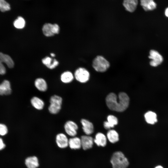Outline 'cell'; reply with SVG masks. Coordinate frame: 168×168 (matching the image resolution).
Segmentation results:
<instances>
[{
	"mask_svg": "<svg viewBox=\"0 0 168 168\" xmlns=\"http://www.w3.org/2000/svg\"><path fill=\"white\" fill-rule=\"evenodd\" d=\"M10 9L9 4L4 0H0V10L2 12L8 11Z\"/></svg>",
	"mask_w": 168,
	"mask_h": 168,
	"instance_id": "obj_25",
	"label": "cell"
},
{
	"mask_svg": "<svg viewBox=\"0 0 168 168\" xmlns=\"http://www.w3.org/2000/svg\"><path fill=\"white\" fill-rule=\"evenodd\" d=\"M113 168H127L129 162L124 154L120 151H117L113 154L110 159Z\"/></svg>",
	"mask_w": 168,
	"mask_h": 168,
	"instance_id": "obj_2",
	"label": "cell"
},
{
	"mask_svg": "<svg viewBox=\"0 0 168 168\" xmlns=\"http://www.w3.org/2000/svg\"><path fill=\"white\" fill-rule=\"evenodd\" d=\"M129 98L124 92H120L118 96L113 92L109 93L105 99L106 103L110 110L122 112L128 108L129 103Z\"/></svg>",
	"mask_w": 168,
	"mask_h": 168,
	"instance_id": "obj_1",
	"label": "cell"
},
{
	"mask_svg": "<svg viewBox=\"0 0 168 168\" xmlns=\"http://www.w3.org/2000/svg\"><path fill=\"white\" fill-rule=\"evenodd\" d=\"M34 85L37 89L40 91H45L48 88V85L46 81L42 78L39 77L36 78L35 81Z\"/></svg>",
	"mask_w": 168,
	"mask_h": 168,
	"instance_id": "obj_14",
	"label": "cell"
},
{
	"mask_svg": "<svg viewBox=\"0 0 168 168\" xmlns=\"http://www.w3.org/2000/svg\"><path fill=\"white\" fill-rule=\"evenodd\" d=\"M42 30L43 33L45 36L49 37L58 34L59 32V27L56 24H52L47 23L44 25Z\"/></svg>",
	"mask_w": 168,
	"mask_h": 168,
	"instance_id": "obj_6",
	"label": "cell"
},
{
	"mask_svg": "<svg viewBox=\"0 0 168 168\" xmlns=\"http://www.w3.org/2000/svg\"><path fill=\"white\" fill-rule=\"evenodd\" d=\"M107 139L106 136L101 132H98L95 135L94 142L98 146L104 147L107 143Z\"/></svg>",
	"mask_w": 168,
	"mask_h": 168,
	"instance_id": "obj_12",
	"label": "cell"
},
{
	"mask_svg": "<svg viewBox=\"0 0 168 168\" xmlns=\"http://www.w3.org/2000/svg\"><path fill=\"white\" fill-rule=\"evenodd\" d=\"M64 130L66 133L72 137H75L77 133L78 126L74 122L68 120L64 125Z\"/></svg>",
	"mask_w": 168,
	"mask_h": 168,
	"instance_id": "obj_7",
	"label": "cell"
},
{
	"mask_svg": "<svg viewBox=\"0 0 168 168\" xmlns=\"http://www.w3.org/2000/svg\"><path fill=\"white\" fill-rule=\"evenodd\" d=\"M63 102L62 98L57 95L52 96L49 99L50 105L48 107L49 113L52 114H56L61 109Z\"/></svg>",
	"mask_w": 168,
	"mask_h": 168,
	"instance_id": "obj_4",
	"label": "cell"
},
{
	"mask_svg": "<svg viewBox=\"0 0 168 168\" xmlns=\"http://www.w3.org/2000/svg\"><path fill=\"white\" fill-rule=\"evenodd\" d=\"M53 61L54 59H52L49 57H47L43 59L42 61L43 63L49 68L52 64Z\"/></svg>",
	"mask_w": 168,
	"mask_h": 168,
	"instance_id": "obj_27",
	"label": "cell"
},
{
	"mask_svg": "<svg viewBox=\"0 0 168 168\" xmlns=\"http://www.w3.org/2000/svg\"><path fill=\"white\" fill-rule=\"evenodd\" d=\"M155 168H164L161 166H158L156 167Z\"/></svg>",
	"mask_w": 168,
	"mask_h": 168,
	"instance_id": "obj_32",
	"label": "cell"
},
{
	"mask_svg": "<svg viewBox=\"0 0 168 168\" xmlns=\"http://www.w3.org/2000/svg\"><path fill=\"white\" fill-rule=\"evenodd\" d=\"M144 117L146 122L149 124H153L157 121L156 114L151 111L146 112L144 115Z\"/></svg>",
	"mask_w": 168,
	"mask_h": 168,
	"instance_id": "obj_20",
	"label": "cell"
},
{
	"mask_svg": "<svg viewBox=\"0 0 168 168\" xmlns=\"http://www.w3.org/2000/svg\"><path fill=\"white\" fill-rule=\"evenodd\" d=\"M107 121L112 128L117 125L118 123V118L113 115H109L107 118Z\"/></svg>",
	"mask_w": 168,
	"mask_h": 168,
	"instance_id": "obj_24",
	"label": "cell"
},
{
	"mask_svg": "<svg viewBox=\"0 0 168 168\" xmlns=\"http://www.w3.org/2000/svg\"><path fill=\"white\" fill-rule=\"evenodd\" d=\"M11 92V85L8 81L5 80L0 84V95H8Z\"/></svg>",
	"mask_w": 168,
	"mask_h": 168,
	"instance_id": "obj_16",
	"label": "cell"
},
{
	"mask_svg": "<svg viewBox=\"0 0 168 168\" xmlns=\"http://www.w3.org/2000/svg\"><path fill=\"white\" fill-rule=\"evenodd\" d=\"M14 26L16 28L21 29L23 28L25 25L24 19L21 16H19L13 23Z\"/></svg>",
	"mask_w": 168,
	"mask_h": 168,
	"instance_id": "obj_23",
	"label": "cell"
},
{
	"mask_svg": "<svg viewBox=\"0 0 168 168\" xmlns=\"http://www.w3.org/2000/svg\"><path fill=\"white\" fill-rule=\"evenodd\" d=\"M141 5L145 11L152 10L156 8V4L152 0H142Z\"/></svg>",
	"mask_w": 168,
	"mask_h": 168,
	"instance_id": "obj_21",
	"label": "cell"
},
{
	"mask_svg": "<svg viewBox=\"0 0 168 168\" xmlns=\"http://www.w3.org/2000/svg\"><path fill=\"white\" fill-rule=\"evenodd\" d=\"M8 132L7 127L4 124H0V135L4 136Z\"/></svg>",
	"mask_w": 168,
	"mask_h": 168,
	"instance_id": "obj_28",
	"label": "cell"
},
{
	"mask_svg": "<svg viewBox=\"0 0 168 168\" xmlns=\"http://www.w3.org/2000/svg\"><path fill=\"white\" fill-rule=\"evenodd\" d=\"M68 146L72 149H79L82 147L81 138L77 137H72L69 139Z\"/></svg>",
	"mask_w": 168,
	"mask_h": 168,
	"instance_id": "obj_17",
	"label": "cell"
},
{
	"mask_svg": "<svg viewBox=\"0 0 168 168\" xmlns=\"http://www.w3.org/2000/svg\"><path fill=\"white\" fill-rule=\"evenodd\" d=\"M92 66L97 72H104L106 71L110 66V63L103 56H97L93 60Z\"/></svg>",
	"mask_w": 168,
	"mask_h": 168,
	"instance_id": "obj_3",
	"label": "cell"
},
{
	"mask_svg": "<svg viewBox=\"0 0 168 168\" xmlns=\"http://www.w3.org/2000/svg\"><path fill=\"white\" fill-rule=\"evenodd\" d=\"M106 136L107 140L112 143H114L119 140V133L115 130L113 129L108 130Z\"/></svg>",
	"mask_w": 168,
	"mask_h": 168,
	"instance_id": "obj_19",
	"label": "cell"
},
{
	"mask_svg": "<svg viewBox=\"0 0 168 168\" xmlns=\"http://www.w3.org/2000/svg\"><path fill=\"white\" fill-rule=\"evenodd\" d=\"M68 141L66 135L63 133H59L56 136V143L60 148L63 149L67 147L68 146Z\"/></svg>",
	"mask_w": 168,
	"mask_h": 168,
	"instance_id": "obj_9",
	"label": "cell"
},
{
	"mask_svg": "<svg viewBox=\"0 0 168 168\" xmlns=\"http://www.w3.org/2000/svg\"><path fill=\"white\" fill-rule=\"evenodd\" d=\"M165 14L166 16L168 17V7L165 10Z\"/></svg>",
	"mask_w": 168,
	"mask_h": 168,
	"instance_id": "obj_31",
	"label": "cell"
},
{
	"mask_svg": "<svg viewBox=\"0 0 168 168\" xmlns=\"http://www.w3.org/2000/svg\"><path fill=\"white\" fill-rule=\"evenodd\" d=\"M5 58L2 55L0 54V74H4L6 72L5 67L2 63V62L5 63Z\"/></svg>",
	"mask_w": 168,
	"mask_h": 168,
	"instance_id": "obj_26",
	"label": "cell"
},
{
	"mask_svg": "<svg viewBox=\"0 0 168 168\" xmlns=\"http://www.w3.org/2000/svg\"><path fill=\"white\" fill-rule=\"evenodd\" d=\"M25 164L27 168H37L39 165L38 159L35 156H30L26 158Z\"/></svg>",
	"mask_w": 168,
	"mask_h": 168,
	"instance_id": "obj_13",
	"label": "cell"
},
{
	"mask_svg": "<svg viewBox=\"0 0 168 168\" xmlns=\"http://www.w3.org/2000/svg\"><path fill=\"white\" fill-rule=\"evenodd\" d=\"M81 146L84 150L91 148L94 144V139L90 135H84L81 138Z\"/></svg>",
	"mask_w": 168,
	"mask_h": 168,
	"instance_id": "obj_10",
	"label": "cell"
},
{
	"mask_svg": "<svg viewBox=\"0 0 168 168\" xmlns=\"http://www.w3.org/2000/svg\"><path fill=\"white\" fill-rule=\"evenodd\" d=\"M81 123L83 132L86 135H90L94 132V127L93 124L86 119H82Z\"/></svg>",
	"mask_w": 168,
	"mask_h": 168,
	"instance_id": "obj_11",
	"label": "cell"
},
{
	"mask_svg": "<svg viewBox=\"0 0 168 168\" xmlns=\"http://www.w3.org/2000/svg\"><path fill=\"white\" fill-rule=\"evenodd\" d=\"M149 58L152 60L150 62V65L152 67H156L163 62L162 56L157 51L152 50L150 52Z\"/></svg>",
	"mask_w": 168,
	"mask_h": 168,
	"instance_id": "obj_8",
	"label": "cell"
},
{
	"mask_svg": "<svg viewBox=\"0 0 168 168\" xmlns=\"http://www.w3.org/2000/svg\"><path fill=\"white\" fill-rule=\"evenodd\" d=\"M50 55H51V56L53 57H54L55 55V54L54 53H51L50 54Z\"/></svg>",
	"mask_w": 168,
	"mask_h": 168,
	"instance_id": "obj_33",
	"label": "cell"
},
{
	"mask_svg": "<svg viewBox=\"0 0 168 168\" xmlns=\"http://www.w3.org/2000/svg\"><path fill=\"white\" fill-rule=\"evenodd\" d=\"M74 75L75 79L81 83L86 82L89 81L90 77L89 72L86 68L82 67L77 69Z\"/></svg>",
	"mask_w": 168,
	"mask_h": 168,
	"instance_id": "obj_5",
	"label": "cell"
},
{
	"mask_svg": "<svg viewBox=\"0 0 168 168\" xmlns=\"http://www.w3.org/2000/svg\"><path fill=\"white\" fill-rule=\"evenodd\" d=\"M123 3L126 10L132 12L135 10L138 4V1L137 0H125L124 1Z\"/></svg>",
	"mask_w": 168,
	"mask_h": 168,
	"instance_id": "obj_15",
	"label": "cell"
},
{
	"mask_svg": "<svg viewBox=\"0 0 168 168\" xmlns=\"http://www.w3.org/2000/svg\"><path fill=\"white\" fill-rule=\"evenodd\" d=\"M5 147V144L4 143L2 139L0 138V151L4 149Z\"/></svg>",
	"mask_w": 168,
	"mask_h": 168,
	"instance_id": "obj_30",
	"label": "cell"
},
{
	"mask_svg": "<svg viewBox=\"0 0 168 168\" xmlns=\"http://www.w3.org/2000/svg\"><path fill=\"white\" fill-rule=\"evenodd\" d=\"M74 78L72 73L69 71L63 72L61 75L60 78L61 82L65 84L69 83L72 81Z\"/></svg>",
	"mask_w": 168,
	"mask_h": 168,
	"instance_id": "obj_22",
	"label": "cell"
},
{
	"mask_svg": "<svg viewBox=\"0 0 168 168\" xmlns=\"http://www.w3.org/2000/svg\"><path fill=\"white\" fill-rule=\"evenodd\" d=\"M59 64L58 62L56 59H54L53 63L49 69H52L55 68Z\"/></svg>",
	"mask_w": 168,
	"mask_h": 168,
	"instance_id": "obj_29",
	"label": "cell"
},
{
	"mask_svg": "<svg viewBox=\"0 0 168 168\" xmlns=\"http://www.w3.org/2000/svg\"><path fill=\"white\" fill-rule=\"evenodd\" d=\"M30 103L35 108L39 110H42L44 105V101L41 98L36 96H33L31 98Z\"/></svg>",
	"mask_w": 168,
	"mask_h": 168,
	"instance_id": "obj_18",
	"label": "cell"
}]
</instances>
